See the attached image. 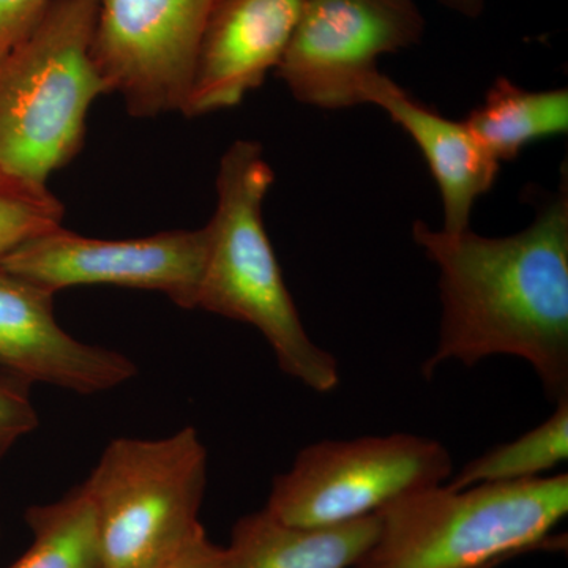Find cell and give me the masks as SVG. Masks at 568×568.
I'll list each match as a JSON object with an SVG mask.
<instances>
[{
  "label": "cell",
  "instance_id": "6da1fadb",
  "mask_svg": "<svg viewBox=\"0 0 568 568\" xmlns=\"http://www.w3.org/2000/svg\"><path fill=\"white\" fill-rule=\"evenodd\" d=\"M413 239L439 271L443 304L437 346L422 373L508 355L534 369L549 399L568 396L567 174L517 234L485 237L416 222Z\"/></svg>",
  "mask_w": 568,
  "mask_h": 568
},
{
  "label": "cell",
  "instance_id": "7a4b0ae2",
  "mask_svg": "<svg viewBox=\"0 0 568 568\" xmlns=\"http://www.w3.org/2000/svg\"><path fill=\"white\" fill-rule=\"evenodd\" d=\"M274 179L260 142L239 140L223 153L196 308L252 325L284 375L331 394L342 381L338 361L306 334L265 233L263 204Z\"/></svg>",
  "mask_w": 568,
  "mask_h": 568
},
{
  "label": "cell",
  "instance_id": "3957f363",
  "mask_svg": "<svg viewBox=\"0 0 568 568\" xmlns=\"http://www.w3.org/2000/svg\"><path fill=\"white\" fill-rule=\"evenodd\" d=\"M568 514V476L452 488L440 484L377 511L379 530L353 568H485L560 549L551 532Z\"/></svg>",
  "mask_w": 568,
  "mask_h": 568
},
{
  "label": "cell",
  "instance_id": "277c9868",
  "mask_svg": "<svg viewBox=\"0 0 568 568\" xmlns=\"http://www.w3.org/2000/svg\"><path fill=\"white\" fill-rule=\"evenodd\" d=\"M97 0H52L0 54V173L48 186L73 162L93 102L108 92L91 44Z\"/></svg>",
  "mask_w": 568,
  "mask_h": 568
},
{
  "label": "cell",
  "instance_id": "5b68a950",
  "mask_svg": "<svg viewBox=\"0 0 568 568\" xmlns=\"http://www.w3.org/2000/svg\"><path fill=\"white\" fill-rule=\"evenodd\" d=\"M209 455L193 426L162 439L118 437L82 484L106 568H155L201 529Z\"/></svg>",
  "mask_w": 568,
  "mask_h": 568
},
{
  "label": "cell",
  "instance_id": "8992f818",
  "mask_svg": "<svg viewBox=\"0 0 568 568\" xmlns=\"http://www.w3.org/2000/svg\"><path fill=\"white\" fill-rule=\"evenodd\" d=\"M454 476L439 440L394 433L320 440L274 478L265 510L297 528H328L375 515L399 497Z\"/></svg>",
  "mask_w": 568,
  "mask_h": 568
},
{
  "label": "cell",
  "instance_id": "52a82bcc",
  "mask_svg": "<svg viewBox=\"0 0 568 568\" xmlns=\"http://www.w3.org/2000/svg\"><path fill=\"white\" fill-rule=\"evenodd\" d=\"M414 0H305L276 74L294 99L320 110L364 104L362 85L381 55L422 40Z\"/></svg>",
  "mask_w": 568,
  "mask_h": 568
},
{
  "label": "cell",
  "instance_id": "ba28073f",
  "mask_svg": "<svg viewBox=\"0 0 568 568\" xmlns=\"http://www.w3.org/2000/svg\"><path fill=\"white\" fill-rule=\"evenodd\" d=\"M215 2L97 0L93 62L134 118L182 111Z\"/></svg>",
  "mask_w": 568,
  "mask_h": 568
},
{
  "label": "cell",
  "instance_id": "9c48e42d",
  "mask_svg": "<svg viewBox=\"0 0 568 568\" xmlns=\"http://www.w3.org/2000/svg\"><path fill=\"white\" fill-rule=\"evenodd\" d=\"M207 254V231L175 230L103 241L54 227L24 242L0 261V268L59 293L84 284L153 291L185 310L196 308Z\"/></svg>",
  "mask_w": 568,
  "mask_h": 568
},
{
  "label": "cell",
  "instance_id": "30bf717a",
  "mask_svg": "<svg viewBox=\"0 0 568 568\" xmlns=\"http://www.w3.org/2000/svg\"><path fill=\"white\" fill-rule=\"evenodd\" d=\"M54 293L0 268V369L26 383L95 395L138 375L126 355L89 345L55 320Z\"/></svg>",
  "mask_w": 568,
  "mask_h": 568
},
{
  "label": "cell",
  "instance_id": "8fae6325",
  "mask_svg": "<svg viewBox=\"0 0 568 568\" xmlns=\"http://www.w3.org/2000/svg\"><path fill=\"white\" fill-rule=\"evenodd\" d=\"M305 0H216L201 37L181 114L237 106L278 69Z\"/></svg>",
  "mask_w": 568,
  "mask_h": 568
},
{
  "label": "cell",
  "instance_id": "7c38bea8",
  "mask_svg": "<svg viewBox=\"0 0 568 568\" xmlns=\"http://www.w3.org/2000/svg\"><path fill=\"white\" fill-rule=\"evenodd\" d=\"M362 102L376 104L424 153L439 186L444 231L469 230L478 197L495 185L500 163L478 142L465 122H455L425 106L376 70L362 85Z\"/></svg>",
  "mask_w": 568,
  "mask_h": 568
},
{
  "label": "cell",
  "instance_id": "4fadbf2b",
  "mask_svg": "<svg viewBox=\"0 0 568 568\" xmlns=\"http://www.w3.org/2000/svg\"><path fill=\"white\" fill-rule=\"evenodd\" d=\"M377 530L376 514L328 528H297L263 508L235 523L220 568H353Z\"/></svg>",
  "mask_w": 568,
  "mask_h": 568
},
{
  "label": "cell",
  "instance_id": "5bb4252c",
  "mask_svg": "<svg viewBox=\"0 0 568 568\" xmlns=\"http://www.w3.org/2000/svg\"><path fill=\"white\" fill-rule=\"evenodd\" d=\"M465 123L497 162H510L526 145L567 133L568 89L528 91L499 77Z\"/></svg>",
  "mask_w": 568,
  "mask_h": 568
},
{
  "label": "cell",
  "instance_id": "9a60e30c",
  "mask_svg": "<svg viewBox=\"0 0 568 568\" xmlns=\"http://www.w3.org/2000/svg\"><path fill=\"white\" fill-rule=\"evenodd\" d=\"M31 547L7 568H106L91 499L82 485L55 503L26 510Z\"/></svg>",
  "mask_w": 568,
  "mask_h": 568
},
{
  "label": "cell",
  "instance_id": "2e32d148",
  "mask_svg": "<svg viewBox=\"0 0 568 568\" xmlns=\"http://www.w3.org/2000/svg\"><path fill=\"white\" fill-rule=\"evenodd\" d=\"M568 458V396L556 402L555 413L537 428L511 443L500 444L467 463L448 478L452 488L506 484L544 477Z\"/></svg>",
  "mask_w": 568,
  "mask_h": 568
},
{
  "label": "cell",
  "instance_id": "e0dca14e",
  "mask_svg": "<svg viewBox=\"0 0 568 568\" xmlns=\"http://www.w3.org/2000/svg\"><path fill=\"white\" fill-rule=\"evenodd\" d=\"M65 209L48 186L0 173V261L24 242L62 226Z\"/></svg>",
  "mask_w": 568,
  "mask_h": 568
},
{
  "label": "cell",
  "instance_id": "ac0fdd59",
  "mask_svg": "<svg viewBox=\"0 0 568 568\" xmlns=\"http://www.w3.org/2000/svg\"><path fill=\"white\" fill-rule=\"evenodd\" d=\"M31 384L0 369V459L40 424Z\"/></svg>",
  "mask_w": 568,
  "mask_h": 568
},
{
  "label": "cell",
  "instance_id": "d6986e66",
  "mask_svg": "<svg viewBox=\"0 0 568 568\" xmlns=\"http://www.w3.org/2000/svg\"><path fill=\"white\" fill-rule=\"evenodd\" d=\"M52 0H0V54L36 28Z\"/></svg>",
  "mask_w": 568,
  "mask_h": 568
},
{
  "label": "cell",
  "instance_id": "ffe728a7",
  "mask_svg": "<svg viewBox=\"0 0 568 568\" xmlns=\"http://www.w3.org/2000/svg\"><path fill=\"white\" fill-rule=\"evenodd\" d=\"M223 547L213 544L205 529H201L173 558L155 568H220Z\"/></svg>",
  "mask_w": 568,
  "mask_h": 568
},
{
  "label": "cell",
  "instance_id": "44dd1931",
  "mask_svg": "<svg viewBox=\"0 0 568 568\" xmlns=\"http://www.w3.org/2000/svg\"><path fill=\"white\" fill-rule=\"evenodd\" d=\"M440 2L444 6L450 7L452 10H457L458 13L474 18L484 11L487 0H440Z\"/></svg>",
  "mask_w": 568,
  "mask_h": 568
},
{
  "label": "cell",
  "instance_id": "7402d4cb",
  "mask_svg": "<svg viewBox=\"0 0 568 568\" xmlns=\"http://www.w3.org/2000/svg\"><path fill=\"white\" fill-rule=\"evenodd\" d=\"M485 568H496V567H485Z\"/></svg>",
  "mask_w": 568,
  "mask_h": 568
}]
</instances>
